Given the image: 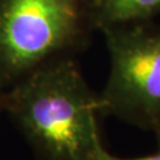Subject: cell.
I'll return each instance as SVG.
<instances>
[{"label": "cell", "mask_w": 160, "mask_h": 160, "mask_svg": "<svg viewBox=\"0 0 160 160\" xmlns=\"http://www.w3.org/2000/svg\"><path fill=\"white\" fill-rule=\"evenodd\" d=\"M4 113L38 160H95L103 146L100 96L72 57L44 64L6 89Z\"/></svg>", "instance_id": "obj_1"}, {"label": "cell", "mask_w": 160, "mask_h": 160, "mask_svg": "<svg viewBox=\"0 0 160 160\" xmlns=\"http://www.w3.org/2000/svg\"><path fill=\"white\" fill-rule=\"evenodd\" d=\"M92 30L89 0H0V89L49 62L74 57Z\"/></svg>", "instance_id": "obj_2"}, {"label": "cell", "mask_w": 160, "mask_h": 160, "mask_svg": "<svg viewBox=\"0 0 160 160\" xmlns=\"http://www.w3.org/2000/svg\"><path fill=\"white\" fill-rule=\"evenodd\" d=\"M102 32L110 71L98 95L101 113L154 132L160 125V25L143 22Z\"/></svg>", "instance_id": "obj_3"}, {"label": "cell", "mask_w": 160, "mask_h": 160, "mask_svg": "<svg viewBox=\"0 0 160 160\" xmlns=\"http://www.w3.org/2000/svg\"><path fill=\"white\" fill-rule=\"evenodd\" d=\"M95 30L149 22L160 14V0H89Z\"/></svg>", "instance_id": "obj_4"}, {"label": "cell", "mask_w": 160, "mask_h": 160, "mask_svg": "<svg viewBox=\"0 0 160 160\" xmlns=\"http://www.w3.org/2000/svg\"><path fill=\"white\" fill-rule=\"evenodd\" d=\"M95 160H160V149H158L157 153L149 155H145V157H139V158H119L116 155L109 153L107 149L104 148V146H102L101 148L98 149L96 154Z\"/></svg>", "instance_id": "obj_5"}, {"label": "cell", "mask_w": 160, "mask_h": 160, "mask_svg": "<svg viewBox=\"0 0 160 160\" xmlns=\"http://www.w3.org/2000/svg\"><path fill=\"white\" fill-rule=\"evenodd\" d=\"M4 113V92L0 89V114Z\"/></svg>", "instance_id": "obj_6"}, {"label": "cell", "mask_w": 160, "mask_h": 160, "mask_svg": "<svg viewBox=\"0 0 160 160\" xmlns=\"http://www.w3.org/2000/svg\"><path fill=\"white\" fill-rule=\"evenodd\" d=\"M155 135H157V142H158V149H160V125L158 126V128L154 131Z\"/></svg>", "instance_id": "obj_7"}]
</instances>
